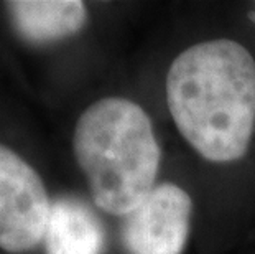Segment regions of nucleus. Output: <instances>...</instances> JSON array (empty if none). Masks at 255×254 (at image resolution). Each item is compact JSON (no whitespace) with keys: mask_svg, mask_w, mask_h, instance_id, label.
Returning a JSON list of instances; mask_svg holds the SVG:
<instances>
[{"mask_svg":"<svg viewBox=\"0 0 255 254\" xmlns=\"http://www.w3.org/2000/svg\"><path fill=\"white\" fill-rule=\"evenodd\" d=\"M166 99L178 131L204 159H241L255 124V59L232 40L189 46L171 63Z\"/></svg>","mask_w":255,"mask_h":254,"instance_id":"f257e3e1","label":"nucleus"},{"mask_svg":"<svg viewBox=\"0 0 255 254\" xmlns=\"http://www.w3.org/2000/svg\"><path fill=\"white\" fill-rule=\"evenodd\" d=\"M74 155L88 177L94 203L127 216L153 190L160 147L145 111L124 98H104L81 114Z\"/></svg>","mask_w":255,"mask_h":254,"instance_id":"f03ea898","label":"nucleus"},{"mask_svg":"<svg viewBox=\"0 0 255 254\" xmlns=\"http://www.w3.org/2000/svg\"><path fill=\"white\" fill-rule=\"evenodd\" d=\"M51 202L40 175L12 149L0 144V248L33 250L45 238Z\"/></svg>","mask_w":255,"mask_h":254,"instance_id":"7ed1b4c3","label":"nucleus"},{"mask_svg":"<svg viewBox=\"0 0 255 254\" xmlns=\"http://www.w3.org/2000/svg\"><path fill=\"white\" fill-rule=\"evenodd\" d=\"M191 198L173 183L155 187L126 216L124 241L132 254H181L189 235Z\"/></svg>","mask_w":255,"mask_h":254,"instance_id":"20e7f679","label":"nucleus"},{"mask_svg":"<svg viewBox=\"0 0 255 254\" xmlns=\"http://www.w3.org/2000/svg\"><path fill=\"white\" fill-rule=\"evenodd\" d=\"M46 254H101L104 230L88 205L76 198L51 203L45 231Z\"/></svg>","mask_w":255,"mask_h":254,"instance_id":"39448f33","label":"nucleus"},{"mask_svg":"<svg viewBox=\"0 0 255 254\" xmlns=\"http://www.w3.org/2000/svg\"><path fill=\"white\" fill-rule=\"evenodd\" d=\"M7 5L17 30L31 41L71 36L88 18L86 5L79 0H17Z\"/></svg>","mask_w":255,"mask_h":254,"instance_id":"423d86ee","label":"nucleus"},{"mask_svg":"<svg viewBox=\"0 0 255 254\" xmlns=\"http://www.w3.org/2000/svg\"><path fill=\"white\" fill-rule=\"evenodd\" d=\"M249 17H251V20L254 21V23H255V10H252V12L251 13H249Z\"/></svg>","mask_w":255,"mask_h":254,"instance_id":"0eeeda50","label":"nucleus"}]
</instances>
